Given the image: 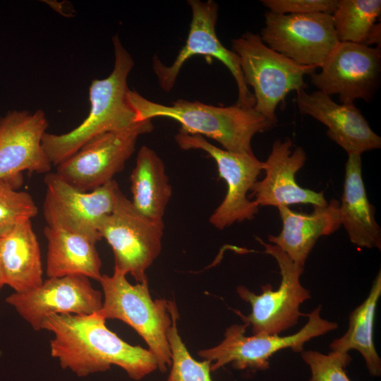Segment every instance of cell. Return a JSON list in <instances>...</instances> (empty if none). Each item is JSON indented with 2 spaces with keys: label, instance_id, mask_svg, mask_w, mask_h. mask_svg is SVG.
<instances>
[{
  "label": "cell",
  "instance_id": "1",
  "mask_svg": "<svg viewBox=\"0 0 381 381\" xmlns=\"http://www.w3.org/2000/svg\"><path fill=\"white\" fill-rule=\"evenodd\" d=\"M42 329L51 332V356L63 369L78 377L105 372L112 365L123 369L130 378L140 380L157 369L152 353L124 341L108 329L97 313L87 315L54 314L47 318Z\"/></svg>",
  "mask_w": 381,
  "mask_h": 381
},
{
  "label": "cell",
  "instance_id": "2",
  "mask_svg": "<svg viewBox=\"0 0 381 381\" xmlns=\"http://www.w3.org/2000/svg\"><path fill=\"white\" fill-rule=\"evenodd\" d=\"M114 65L110 75L95 79L89 88L90 109L86 119L72 131L63 134L45 133L42 147L51 164L57 166L93 138L106 132L124 129L136 121V113L128 94V76L134 61L118 35L113 36Z\"/></svg>",
  "mask_w": 381,
  "mask_h": 381
},
{
  "label": "cell",
  "instance_id": "3",
  "mask_svg": "<svg viewBox=\"0 0 381 381\" xmlns=\"http://www.w3.org/2000/svg\"><path fill=\"white\" fill-rule=\"evenodd\" d=\"M128 101L136 113V121L166 117L181 124L180 130L213 139L224 150L253 154L251 140L274 126L254 108L237 104L219 107L179 99L169 105L154 102L130 90Z\"/></svg>",
  "mask_w": 381,
  "mask_h": 381
},
{
  "label": "cell",
  "instance_id": "4",
  "mask_svg": "<svg viewBox=\"0 0 381 381\" xmlns=\"http://www.w3.org/2000/svg\"><path fill=\"white\" fill-rule=\"evenodd\" d=\"M103 291L102 308L97 312L107 319L121 320L143 339L160 372L171 366V351L167 333L171 325L169 301L152 299L147 280L131 284L126 274L114 270L102 274L98 281Z\"/></svg>",
  "mask_w": 381,
  "mask_h": 381
},
{
  "label": "cell",
  "instance_id": "5",
  "mask_svg": "<svg viewBox=\"0 0 381 381\" xmlns=\"http://www.w3.org/2000/svg\"><path fill=\"white\" fill-rule=\"evenodd\" d=\"M232 51L238 56L246 84L254 90V109L274 126L276 109L291 91L305 90L306 75L313 66L301 65L267 47L260 35L246 32L232 40Z\"/></svg>",
  "mask_w": 381,
  "mask_h": 381
},
{
  "label": "cell",
  "instance_id": "6",
  "mask_svg": "<svg viewBox=\"0 0 381 381\" xmlns=\"http://www.w3.org/2000/svg\"><path fill=\"white\" fill-rule=\"evenodd\" d=\"M320 305L310 313L307 323L296 333L288 336L253 334L246 336L248 325H232L226 329L224 339L217 346L198 351V356L211 363L210 370L216 371L231 363L238 370H265L270 367V358L276 352L290 348L302 352L306 342L336 329L338 325L320 317Z\"/></svg>",
  "mask_w": 381,
  "mask_h": 381
},
{
  "label": "cell",
  "instance_id": "7",
  "mask_svg": "<svg viewBox=\"0 0 381 381\" xmlns=\"http://www.w3.org/2000/svg\"><path fill=\"white\" fill-rule=\"evenodd\" d=\"M258 240L265 247L264 253L272 256L280 270L281 282L277 290L270 284L262 286L259 295L244 286H239L236 291L241 298L250 303L251 313L244 315L236 313L244 323L251 327L253 334H279L295 326L301 316L300 306L311 298L309 290L300 282L304 267L294 262L277 246Z\"/></svg>",
  "mask_w": 381,
  "mask_h": 381
},
{
  "label": "cell",
  "instance_id": "8",
  "mask_svg": "<svg viewBox=\"0 0 381 381\" xmlns=\"http://www.w3.org/2000/svg\"><path fill=\"white\" fill-rule=\"evenodd\" d=\"M164 229L138 212L119 190L113 210L99 227L113 251L114 270L131 274L136 283L147 281L146 271L162 250Z\"/></svg>",
  "mask_w": 381,
  "mask_h": 381
},
{
  "label": "cell",
  "instance_id": "9",
  "mask_svg": "<svg viewBox=\"0 0 381 381\" xmlns=\"http://www.w3.org/2000/svg\"><path fill=\"white\" fill-rule=\"evenodd\" d=\"M153 129L152 119L124 129L103 133L56 166V173L82 191H91L114 180L135 152L138 137Z\"/></svg>",
  "mask_w": 381,
  "mask_h": 381
},
{
  "label": "cell",
  "instance_id": "10",
  "mask_svg": "<svg viewBox=\"0 0 381 381\" xmlns=\"http://www.w3.org/2000/svg\"><path fill=\"white\" fill-rule=\"evenodd\" d=\"M43 214L47 226L80 234L95 243L99 227L114 209L120 188L114 179L91 191L70 185L56 172L46 174Z\"/></svg>",
  "mask_w": 381,
  "mask_h": 381
},
{
  "label": "cell",
  "instance_id": "11",
  "mask_svg": "<svg viewBox=\"0 0 381 381\" xmlns=\"http://www.w3.org/2000/svg\"><path fill=\"white\" fill-rule=\"evenodd\" d=\"M175 140L182 150H201L207 152L214 159L219 177L226 183V195L210 217L213 226L222 230L235 222L255 218L259 206L249 200L247 193L262 171V162L253 153H236L221 149L200 135L189 134L180 129Z\"/></svg>",
  "mask_w": 381,
  "mask_h": 381
},
{
  "label": "cell",
  "instance_id": "12",
  "mask_svg": "<svg viewBox=\"0 0 381 381\" xmlns=\"http://www.w3.org/2000/svg\"><path fill=\"white\" fill-rule=\"evenodd\" d=\"M187 2L191 8L192 18L185 45L169 66L162 64L156 56L152 59V69L160 87L167 92H170L182 66L190 57L195 55L212 56L220 61L234 77L238 88L236 104L243 108H253L255 97L245 83L238 55L226 49L217 36V4L212 0H188Z\"/></svg>",
  "mask_w": 381,
  "mask_h": 381
},
{
  "label": "cell",
  "instance_id": "13",
  "mask_svg": "<svg viewBox=\"0 0 381 381\" xmlns=\"http://www.w3.org/2000/svg\"><path fill=\"white\" fill-rule=\"evenodd\" d=\"M270 48L295 62L320 68L339 42L332 14L265 13L260 35Z\"/></svg>",
  "mask_w": 381,
  "mask_h": 381
},
{
  "label": "cell",
  "instance_id": "14",
  "mask_svg": "<svg viewBox=\"0 0 381 381\" xmlns=\"http://www.w3.org/2000/svg\"><path fill=\"white\" fill-rule=\"evenodd\" d=\"M320 68V72L310 75L318 90L337 95L341 104L358 99L369 102L380 84L381 49L339 42Z\"/></svg>",
  "mask_w": 381,
  "mask_h": 381
},
{
  "label": "cell",
  "instance_id": "15",
  "mask_svg": "<svg viewBox=\"0 0 381 381\" xmlns=\"http://www.w3.org/2000/svg\"><path fill=\"white\" fill-rule=\"evenodd\" d=\"M102 294L95 289L89 278L68 275L49 278L38 287L14 292L6 302L36 331L42 329L44 320L54 314L87 315L98 312Z\"/></svg>",
  "mask_w": 381,
  "mask_h": 381
},
{
  "label": "cell",
  "instance_id": "16",
  "mask_svg": "<svg viewBox=\"0 0 381 381\" xmlns=\"http://www.w3.org/2000/svg\"><path fill=\"white\" fill-rule=\"evenodd\" d=\"M49 126L43 110H12L0 117V180L20 188L23 172H50L52 164L42 145Z\"/></svg>",
  "mask_w": 381,
  "mask_h": 381
},
{
  "label": "cell",
  "instance_id": "17",
  "mask_svg": "<svg viewBox=\"0 0 381 381\" xmlns=\"http://www.w3.org/2000/svg\"><path fill=\"white\" fill-rule=\"evenodd\" d=\"M292 145L289 138L283 141L276 140L267 159L262 162L265 176L253 185L249 196L254 197L259 207L279 208L294 204L324 206L328 203L323 191L302 188L296 181V174L303 167L307 157L303 147L298 146L292 151Z\"/></svg>",
  "mask_w": 381,
  "mask_h": 381
},
{
  "label": "cell",
  "instance_id": "18",
  "mask_svg": "<svg viewBox=\"0 0 381 381\" xmlns=\"http://www.w3.org/2000/svg\"><path fill=\"white\" fill-rule=\"evenodd\" d=\"M296 103L302 114L324 124L329 139L348 155L381 147V138L354 104H338L320 90L307 93L305 90L296 92Z\"/></svg>",
  "mask_w": 381,
  "mask_h": 381
},
{
  "label": "cell",
  "instance_id": "19",
  "mask_svg": "<svg viewBox=\"0 0 381 381\" xmlns=\"http://www.w3.org/2000/svg\"><path fill=\"white\" fill-rule=\"evenodd\" d=\"M339 201L331 200L326 205L313 206L310 214L298 212L289 207L278 208L282 229L268 241L279 248L296 264L304 267L318 238L328 236L341 226Z\"/></svg>",
  "mask_w": 381,
  "mask_h": 381
},
{
  "label": "cell",
  "instance_id": "20",
  "mask_svg": "<svg viewBox=\"0 0 381 381\" xmlns=\"http://www.w3.org/2000/svg\"><path fill=\"white\" fill-rule=\"evenodd\" d=\"M339 212L341 225L352 243L359 248L380 250L381 229L365 191L360 154L348 155Z\"/></svg>",
  "mask_w": 381,
  "mask_h": 381
},
{
  "label": "cell",
  "instance_id": "21",
  "mask_svg": "<svg viewBox=\"0 0 381 381\" xmlns=\"http://www.w3.org/2000/svg\"><path fill=\"white\" fill-rule=\"evenodd\" d=\"M0 261L5 285L14 292L27 291L43 283L40 245L31 220L20 222L0 238Z\"/></svg>",
  "mask_w": 381,
  "mask_h": 381
},
{
  "label": "cell",
  "instance_id": "22",
  "mask_svg": "<svg viewBox=\"0 0 381 381\" xmlns=\"http://www.w3.org/2000/svg\"><path fill=\"white\" fill-rule=\"evenodd\" d=\"M46 274L49 278L81 275L99 281L102 262L95 243L68 231L46 226Z\"/></svg>",
  "mask_w": 381,
  "mask_h": 381
},
{
  "label": "cell",
  "instance_id": "23",
  "mask_svg": "<svg viewBox=\"0 0 381 381\" xmlns=\"http://www.w3.org/2000/svg\"><path fill=\"white\" fill-rule=\"evenodd\" d=\"M131 200L135 210L152 222L164 224V215L172 194L165 165L147 146L139 150L130 176Z\"/></svg>",
  "mask_w": 381,
  "mask_h": 381
},
{
  "label": "cell",
  "instance_id": "24",
  "mask_svg": "<svg viewBox=\"0 0 381 381\" xmlns=\"http://www.w3.org/2000/svg\"><path fill=\"white\" fill-rule=\"evenodd\" d=\"M381 296V272L373 282L370 291L365 301L349 315V328L340 338L330 344L332 351L348 353L357 350L363 357L369 373L381 375V359L373 340L375 310Z\"/></svg>",
  "mask_w": 381,
  "mask_h": 381
},
{
  "label": "cell",
  "instance_id": "25",
  "mask_svg": "<svg viewBox=\"0 0 381 381\" xmlns=\"http://www.w3.org/2000/svg\"><path fill=\"white\" fill-rule=\"evenodd\" d=\"M380 15V0H338L332 17L339 41L367 45Z\"/></svg>",
  "mask_w": 381,
  "mask_h": 381
},
{
  "label": "cell",
  "instance_id": "26",
  "mask_svg": "<svg viewBox=\"0 0 381 381\" xmlns=\"http://www.w3.org/2000/svg\"><path fill=\"white\" fill-rule=\"evenodd\" d=\"M171 325L167 333L171 351V370L167 381H212L208 361L194 359L183 342L177 328L179 312L174 301H169Z\"/></svg>",
  "mask_w": 381,
  "mask_h": 381
},
{
  "label": "cell",
  "instance_id": "27",
  "mask_svg": "<svg viewBox=\"0 0 381 381\" xmlns=\"http://www.w3.org/2000/svg\"><path fill=\"white\" fill-rule=\"evenodd\" d=\"M37 213L38 208L30 193L19 190L7 180H0V238Z\"/></svg>",
  "mask_w": 381,
  "mask_h": 381
},
{
  "label": "cell",
  "instance_id": "28",
  "mask_svg": "<svg viewBox=\"0 0 381 381\" xmlns=\"http://www.w3.org/2000/svg\"><path fill=\"white\" fill-rule=\"evenodd\" d=\"M301 356L310 370L309 381H351L345 370L351 361L348 353L331 351L324 354L303 351Z\"/></svg>",
  "mask_w": 381,
  "mask_h": 381
},
{
  "label": "cell",
  "instance_id": "29",
  "mask_svg": "<svg viewBox=\"0 0 381 381\" xmlns=\"http://www.w3.org/2000/svg\"><path fill=\"white\" fill-rule=\"evenodd\" d=\"M262 4L277 14H332L338 0H262Z\"/></svg>",
  "mask_w": 381,
  "mask_h": 381
},
{
  "label": "cell",
  "instance_id": "30",
  "mask_svg": "<svg viewBox=\"0 0 381 381\" xmlns=\"http://www.w3.org/2000/svg\"><path fill=\"white\" fill-rule=\"evenodd\" d=\"M4 285H5V283H4V276H3L2 269H1V261H0V290L1 289V288Z\"/></svg>",
  "mask_w": 381,
  "mask_h": 381
}]
</instances>
